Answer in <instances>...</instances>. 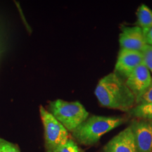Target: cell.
<instances>
[{
  "mask_svg": "<svg viewBox=\"0 0 152 152\" xmlns=\"http://www.w3.org/2000/svg\"><path fill=\"white\" fill-rule=\"evenodd\" d=\"M94 94L102 106L128 113L136 106V98L124 80L111 73L99 80Z\"/></svg>",
  "mask_w": 152,
  "mask_h": 152,
  "instance_id": "obj_1",
  "label": "cell"
},
{
  "mask_svg": "<svg viewBox=\"0 0 152 152\" xmlns=\"http://www.w3.org/2000/svg\"><path fill=\"white\" fill-rule=\"evenodd\" d=\"M126 119L120 116L90 115L72 132L77 142L85 146H92L99 141L102 137L123 124Z\"/></svg>",
  "mask_w": 152,
  "mask_h": 152,
  "instance_id": "obj_2",
  "label": "cell"
},
{
  "mask_svg": "<svg viewBox=\"0 0 152 152\" xmlns=\"http://www.w3.org/2000/svg\"><path fill=\"white\" fill-rule=\"evenodd\" d=\"M49 109L55 118L71 132L90 116L89 112L79 102L56 99L49 103Z\"/></svg>",
  "mask_w": 152,
  "mask_h": 152,
  "instance_id": "obj_3",
  "label": "cell"
},
{
  "mask_svg": "<svg viewBox=\"0 0 152 152\" xmlns=\"http://www.w3.org/2000/svg\"><path fill=\"white\" fill-rule=\"evenodd\" d=\"M39 113L45 130L46 152H56L70 139L68 131L42 106H39Z\"/></svg>",
  "mask_w": 152,
  "mask_h": 152,
  "instance_id": "obj_4",
  "label": "cell"
},
{
  "mask_svg": "<svg viewBox=\"0 0 152 152\" xmlns=\"http://www.w3.org/2000/svg\"><path fill=\"white\" fill-rule=\"evenodd\" d=\"M129 126L132 131L137 152H152V121L134 119Z\"/></svg>",
  "mask_w": 152,
  "mask_h": 152,
  "instance_id": "obj_5",
  "label": "cell"
},
{
  "mask_svg": "<svg viewBox=\"0 0 152 152\" xmlns=\"http://www.w3.org/2000/svg\"><path fill=\"white\" fill-rule=\"evenodd\" d=\"M142 62L143 56L142 52L120 49L113 73L125 80Z\"/></svg>",
  "mask_w": 152,
  "mask_h": 152,
  "instance_id": "obj_6",
  "label": "cell"
},
{
  "mask_svg": "<svg viewBox=\"0 0 152 152\" xmlns=\"http://www.w3.org/2000/svg\"><path fill=\"white\" fill-rule=\"evenodd\" d=\"M151 79V73L143 63H142L125 80V84L135 96L136 103L139 98L149 87Z\"/></svg>",
  "mask_w": 152,
  "mask_h": 152,
  "instance_id": "obj_7",
  "label": "cell"
},
{
  "mask_svg": "<svg viewBox=\"0 0 152 152\" xmlns=\"http://www.w3.org/2000/svg\"><path fill=\"white\" fill-rule=\"evenodd\" d=\"M121 49L142 52L147 46L143 30L137 26L122 28L119 35Z\"/></svg>",
  "mask_w": 152,
  "mask_h": 152,
  "instance_id": "obj_8",
  "label": "cell"
},
{
  "mask_svg": "<svg viewBox=\"0 0 152 152\" xmlns=\"http://www.w3.org/2000/svg\"><path fill=\"white\" fill-rule=\"evenodd\" d=\"M102 152H137L130 127H127L113 137L106 144Z\"/></svg>",
  "mask_w": 152,
  "mask_h": 152,
  "instance_id": "obj_9",
  "label": "cell"
},
{
  "mask_svg": "<svg viewBox=\"0 0 152 152\" xmlns=\"http://www.w3.org/2000/svg\"><path fill=\"white\" fill-rule=\"evenodd\" d=\"M137 26L140 27L145 33L152 27V10L147 5L142 4L139 7L136 13Z\"/></svg>",
  "mask_w": 152,
  "mask_h": 152,
  "instance_id": "obj_10",
  "label": "cell"
},
{
  "mask_svg": "<svg viewBox=\"0 0 152 152\" xmlns=\"http://www.w3.org/2000/svg\"><path fill=\"white\" fill-rule=\"evenodd\" d=\"M128 115L134 119H145L152 121V103L137 104L130 111Z\"/></svg>",
  "mask_w": 152,
  "mask_h": 152,
  "instance_id": "obj_11",
  "label": "cell"
},
{
  "mask_svg": "<svg viewBox=\"0 0 152 152\" xmlns=\"http://www.w3.org/2000/svg\"><path fill=\"white\" fill-rule=\"evenodd\" d=\"M143 56V64L152 73V45H148L145 47L144 50L142 52Z\"/></svg>",
  "mask_w": 152,
  "mask_h": 152,
  "instance_id": "obj_12",
  "label": "cell"
},
{
  "mask_svg": "<svg viewBox=\"0 0 152 152\" xmlns=\"http://www.w3.org/2000/svg\"><path fill=\"white\" fill-rule=\"evenodd\" d=\"M56 152H83L76 142L70 138L65 144L61 147Z\"/></svg>",
  "mask_w": 152,
  "mask_h": 152,
  "instance_id": "obj_13",
  "label": "cell"
},
{
  "mask_svg": "<svg viewBox=\"0 0 152 152\" xmlns=\"http://www.w3.org/2000/svg\"><path fill=\"white\" fill-rule=\"evenodd\" d=\"M0 152H20L16 144L0 138Z\"/></svg>",
  "mask_w": 152,
  "mask_h": 152,
  "instance_id": "obj_14",
  "label": "cell"
},
{
  "mask_svg": "<svg viewBox=\"0 0 152 152\" xmlns=\"http://www.w3.org/2000/svg\"><path fill=\"white\" fill-rule=\"evenodd\" d=\"M147 103H152V79L149 87L137 101V104H144Z\"/></svg>",
  "mask_w": 152,
  "mask_h": 152,
  "instance_id": "obj_15",
  "label": "cell"
},
{
  "mask_svg": "<svg viewBox=\"0 0 152 152\" xmlns=\"http://www.w3.org/2000/svg\"><path fill=\"white\" fill-rule=\"evenodd\" d=\"M144 33V36H145V39L147 45H152V27L149 28V30H147Z\"/></svg>",
  "mask_w": 152,
  "mask_h": 152,
  "instance_id": "obj_16",
  "label": "cell"
}]
</instances>
